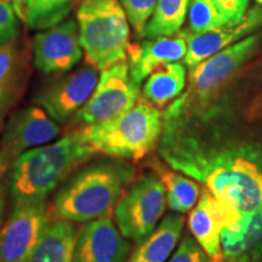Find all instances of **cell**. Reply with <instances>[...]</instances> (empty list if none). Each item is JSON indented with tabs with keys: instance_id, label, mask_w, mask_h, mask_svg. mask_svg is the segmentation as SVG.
Listing matches in <instances>:
<instances>
[{
	"instance_id": "1",
	"label": "cell",
	"mask_w": 262,
	"mask_h": 262,
	"mask_svg": "<svg viewBox=\"0 0 262 262\" xmlns=\"http://www.w3.org/2000/svg\"><path fill=\"white\" fill-rule=\"evenodd\" d=\"M159 153L208 188L231 224L262 208V141L226 136L214 126L204 136L189 124L163 120Z\"/></svg>"
},
{
	"instance_id": "2",
	"label": "cell",
	"mask_w": 262,
	"mask_h": 262,
	"mask_svg": "<svg viewBox=\"0 0 262 262\" xmlns=\"http://www.w3.org/2000/svg\"><path fill=\"white\" fill-rule=\"evenodd\" d=\"M136 176L135 166L123 160H98L77 169L54 196V219L90 222L111 212Z\"/></svg>"
},
{
	"instance_id": "3",
	"label": "cell",
	"mask_w": 262,
	"mask_h": 262,
	"mask_svg": "<svg viewBox=\"0 0 262 262\" xmlns=\"http://www.w3.org/2000/svg\"><path fill=\"white\" fill-rule=\"evenodd\" d=\"M93 156L79 129L55 142L27 150L10 170L9 192L14 205L45 202L54 189Z\"/></svg>"
},
{
	"instance_id": "4",
	"label": "cell",
	"mask_w": 262,
	"mask_h": 262,
	"mask_svg": "<svg viewBox=\"0 0 262 262\" xmlns=\"http://www.w3.org/2000/svg\"><path fill=\"white\" fill-rule=\"evenodd\" d=\"M80 136L94 155L140 160L158 145L163 133V114L145 98L113 119L83 126Z\"/></svg>"
},
{
	"instance_id": "5",
	"label": "cell",
	"mask_w": 262,
	"mask_h": 262,
	"mask_svg": "<svg viewBox=\"0 0 262 262\" xmlns=\"http://www.w3.org/2000/svg\"><path fill=\"white\" fill-rule=\"evenodd\" d=\"M77 24L80 45L90 66L104 71L126 60L129 19L119 0H81Z\"/></svg>"
},
{
	"instance_id": "6",
	"label": "cell",
	"mask_w": 262,
	"mask_h": 262,
	"mask_svg": "<svg viewBox=\"0 0 262 262\" xmlns=\"http://www.w3.org/2000/svg\"><path fill=\"white\" fill-rule=\"evenodd\" d=\"M262 32L253 33L216 52L189 71V88L166 108L164 116H192L206 110L238 71L260 50Z\"/></svg>"
},
{
	"instance_id": "7",
	"label": "cell",
	"mask_w": 262,
	"mask_h": 262,
	"mask_svg": "<svg viewBox=\"0 0 262 262\" xmlns=\"http://www.w3.org/2000/svg\"><path fill=\"white\" fill-rule=\"evenodd\" d=\"M165 187L156 173H145L131 183L114 210L120 233L142 243L155 232L165 211Z\"/></svg>"
},
{
	"instance_id": "8",
	"label": "cell",
	"mask_w": 262,
	"mask_h": 262,
	"mask_svg": "<svg viewBox=\"0 0 262 262\" xmlns=\"http://www.w3.org/2000/svg\"><path fill=\"white\" fill-rule=\"evenodd\" d=\"M140 98V85L131 79L126 61L102 71L86 103L73 117L77 125L88 126L126 112Z\"/></svg>"
},
{
	"instance_id": "9",
	"label": "cell",
	"mask_w": 262,
	"mask_h": 262,
	"mask_svg": "<svg viewBox=\"0 0 262 262\" xmlns=\"http://www.w3.org/2000/svg\"><path fill=\"white\" fill-rule=\"evenodd\" d=\"M98 79V70L88 63L50 81L38 94L35 102L55 122L63 124L86 103Z\"/></svg>"
},
{
	"instance_id": "10",
	"label": "cell",
	"mask_w": 262,
	"mask_h": 262,
	"mask_svg": "<svg viewBox=\"0 0 262 262\" xmlns=\"http://www.w3.org/2000/svg\"><path fill=\"white\" fill-rule=\"evenodd\" d=\"M61 129L40 107H28L10 118L0 143V163L6 169L27 150L57 139Z\"/></svg>"
},
{
	"instance_id": "11",
	"label": "cell",
	"mask_w": 262,
	"mask_h": 262,
	"mask_svg": "<svg viewBox=\"0 0 262 262\" xmlns=\"http://www.w3.org/2000/svg\"><path fill=\"white\" fill-rule=\"evenodd\" d=\"M49 220L45 202L15 205L0 228V262H24L40 241Z\"/></svg>"
},
{
	"instance_id": "12",
	"label": "cell",
	"mask_w": 262,
	"mask_h": 262,
	"mask_svg": "<svg viewBox=\"0 0 262 262\" xmlns=\"http://www.w3.org/2000/svg\"><path fill=\"white\" fill-rule=\"evenodd\" d=\"M34 64L45 74L67 73L83 57L79 29L73 18L38 33L33 40Z\"/></svg>"
},
{
	"instance_id": "13",
	"label": "cell",
	"mask_w": 262,
	"mask_h": 262,
	"mask_svg": "<svg viewBox=\"0 0 262 262\" xmlns=\"http://www.w3.org/2000/svg\"><path fill=\"white\" fill-rule=\"evenodd\" d=\"M130 244L110 216L86 222L78 232L73 262H125Z\"/></svg>"
},
{
	"instance_id": "14",
	"label": "cell",
	"mask_w": 262,
	"mask_h": 262,
	"mask_svg": "<svg viewBox=\"0 0 262 262\" xmlns=\"http://www.w3.org/2000/svg\"><path fill=\"white\" fill-rule=\"evenodd\" d=\"M260 28H262V6L255 5L248 10L242 21L237 25H226L203 34H191L188 31H185L187 40V52L183 58L185 66L192 71L201 62L215 55L216 52L249 37Z\"/></svg>"
},
{
	"instance_id": "15",
	"label": "cell",
	"mask_w": 262,
	"mask_h": 262,
	"mask_svg": "<svg viewBox=\"0 0 262 262\" xmlns=\"http://www.w3.org/2000/svg\"><path fill=\"white\" fill-rule=\"evenodd\" d=\"M187 52L186 32L179 31L171 37L150 38L136 44H130L126 58L129 60L130 77L141 85L153 72L163 66L179 62Z\"/></svg>"
},
{
	"instance_id": "16",
	"label": "cell",
	"mask_w": 262,
	"mask_h": 262,
	"mask_svg": "<svg viewBox=\"0 0 262 262\" xmlns=\"http://www.w3.org/2000/svg\"><path fill=\"white\" fill-rule=\"evenodd\" d=\"M231 224V219L208 188H203L201 198L191 211L188 227L212 262H225L221 249V232Z\"/></svg>"
},
{
	"instance_id": "17",
	"label": "cell",
	"mask_w": 262,
	"mask_h": 262,
	"mask_svg": "<svg viewBox=\"0 0 262 262\" xmlns=\"http://www.w3.org/2000/svg\"><path fill=\"white\" fill-rule=\"evenodd\" d=\"M221 249L227 262L262 261V208L225 226Z\"/></svg>"
},
{
	"instance_id": "18",
	"label": "cell",
	"mask_w": 262,
	"mask_h": 262,
	"mask_svg": "<svg viewBox=\"0 0 262 262\" xmlns=\"http://www.w3.org/2000/svg\"><path fill=\"white\" fill-rule=\"evenodd\" d=\"M77 237L73 222L49 220L40 241L24 262H73Z\"/></svg>"
},
{
	"instance_id": "19",
	"label": "cell",
	"mask_w": 262,
	"mask_h": 262,
	"mask_svg": "<svg viewBox=\"0 0 262 262\" xmlns=\"http://www.w3.org/2000/svg\"><path fill=\"white\" fill-rule=\"evenodd\" d=\"M185 219L182 215H168L157 226L126 262H165L181 238Z\"/></svg>"
},
{
	"instance_id": "20",
	"label": "cell",
	"mask_w": 262,
	"mask_h": 262,
	"mask_svg": "<svg viewBox=\"0 0 262 262\" xmlns=\"http://www.w3.org/2000/svg\"><path fill=\"white\" fill-rule=\"evenodd\" d=\"M186 85L185 64L173 62L148 75L143 86V98L157 108H163L182 94Z\"/></svg>"
},
{
	"instance_id": "21",
	"label": "cell",
	"mask_w": 262,
	"mask_h": 262,
	"mask_svg": "<svg viewBox=\"0 0 262 262\" xmlns=\"http://www.w3.org/2000/svg\"><path fill=\"white\" fill-rule=\"evenodd\" d=\"M73 0H11L17 18L32 29H49L67 18Z\"/></svg>"
},
{
	"instance_id": "22",
	"label": "cell",
	"mask_w": 262,
	"mask_h": 262,
	"mask_svg": "<svg viewBox=\"0 0 262 262\" xmlns=\"http://www.w3.org/2000/svg\"><path fill=\"white\" fill-rule=\"evenodd\" d=\"M191 0H157L142 38L171 37L181 29Z\"/></svg>"
},
{
	"instance_id": "23",
	"label": "cell",
	"mask_w": 262,
	"mask_h": 262,
	"mask_svg": "<svg viewBox=\"0 0 262 262\" xmlns=\"http://www.w3.org/2000/svg\"><path fill=\"white\" fill-rule=\"evenodd\" d=\"M157 176L165 187L169 208L180 214L191 210L201 194L198 183L183 176L181 172L164 169L160 164H157Z\"/></svg>"
},
{
	"instance_id": "24",
	"label": "cell",
	"mask_w": 262,
	"mask_h": 262,
	"mask_svg": "<svg viewBox=\"0 0 262 262\" xmlns=\"http://www.w3.org/2000/svg\"><path fill=\"white\" fill-rule=\"evenodd\" d=\"M228 25L212 0H191L188 6V29L191 34L215 31Z\"/></svg>"
},
{
	"instance_id": "25",
	"label": "cell",
	"mask_w": 262,
	"mask_h": 262,
	"mask_svg": "<svg viewBox=\"0 0 262 262\" xmlns=\"http://www.w3.org/2000/svg\"><path fill=\"white\" fill-rule=\"evenodd\" d=\"M131 27L139 38L143 37L147 22L155 11L157 0H119Z\"/></svg>"
},
{
	"instance_id": "26",
	"label": "cell",
	"mask_w": 262,
	"mask_h": 262,
	"mask_svg": "<svg viewBox=\"0 0 262 262\" xmlns=\"http://www.w3.org/2000/svg\"><path fill=\"white\" fill-rule=\"evenodd\" d=\"M18 31V19L11 3L0 0V47L14 40L17 37Z\"/></svg>"
},
{
	"instance_id": "27",
	"label": "cell",
	"mask_w": 262,
	"mask_h": 262,
	"mask_svg": "<svg viewBox=\"0 0 262 262\" xmlns=\"http://www.w3.org/2000/svg\"><path fill=\"white\" fill-rule=\"evenodd\" d=\"M168 262H212L193 237L186 235Z\"/></svg>"
},
{
	"instance_id": "28",
	"label": "cell",
	"mask_w": 262,
	"mask_h": 262,
	"mask_svg": "<svg viewBox=\"0 0 262 262\" xmlns=\"http://www.w3.org/2000/svg\"><path fill=\"white\" fill-rule=\"evenodd\" d=\"M227 19L228 25H237L247 14L250 0H212Z\"/></svg>"
},
{
	"instance_id": "29",
	"label": "cell",
	"mask_w": 262,
	"mask_h": 262,
	"mask_svg": "<svg viewBox=\"0 0 262 262\" xmlns=\"http://www.w3.org/2000/svg\"><path fill=\"white\" fill-rule=\"evenodd\" d=\"M14 60L15 52L11 45L6 44L4 47H0V85L8 78L12 64H14Z\"/></svg>"
},
{
	"instance_id": "30",
	"label": "cell",
	"mask_w": 262,
	"mask_h": 262,
	"mask_svg": "<svg viewBox=\"0 0 262 262\" xmlns=\"http://www.w3.org/2000/svg\"><path fill=\"white\" fill-rule=\"evenodd\" d=\"M4 211H5V193H4V189L0 187V228H2V225H3Z\"/></svg>"
},
{
	"instance_id": "31",
	"label": "cell",
	"mask_w": 262,
	"mask_h": 262,
	"mask_svg": "<svg viewBox=\"0 0 262 262\" xmlns=\"http://www.w3.org/2000/svg\"><path fill=\"white\" fill-rule=\"evenodd\" d=\"M254 113H255V116H262V100H261V102L257 103L256 108L254 110Z\"/></svg>"
},
{
	"instance_id": "32",
	"label": "cell",
	"mask_w": 262,
	"mask_h": 262,
	"mask_svg": "<svg viewBox=\"0 0 262 262\" xmlns=\"http://www.w3.org/2000/svg\"><path fill=\"white\" fill-rule=\"evenodd\" d=\"M255 2H256L258 5H261V6H262V0H255Z\"/></svg>"
},
{
	"instance_id": "33",
	"label": "cell",
	"mask_w": 262,
	"mask_h": 262,
	"mask_svg": "<svg viewBox=\"0 0 262 262\" xmlns=\"http://www.w3.org/2000/svg\"><path fill=\"white\" fill-rule=\"evenodd\" d=\"M3 170H5V169H4V166L2 165V163H0V171H3Z\"/></svg>"
},
{
	"instance_id": "34",
	"label": "cell",
	"mask_w": 262,
	"mask_h": 262,
	"mask_svg": "<svg viewBox=\"0 0 262 262\" xmlns=\"http://www.w3.org/2000/svg\"><path fill=\"white\" fill-rule=\"evenodd\" d=\"M2 2H8V3H11V0H2Z\"/></svg>"
},
{
	"instance_id": "35",
	"label": "cell",
	"mask_w": 262,
	"mask_h": 262,
	"mask_svg": "<svg viewBox=\"0 0 262 262\" xmlns=\"http://www.w3.org/2000/svg\"><path fill=\"white\" fill-rule=\"evenodd\" d=\"M258 262H262V261H258Z\"/></svg>"
},
{
	"instance_id": "36",
	"label": "cell",
	"mask_w": 262,
	"mask_h": 262,
	"mask_svg": "<svg viewBox=\"0 0 262 262\" xmlns=\"http://www.w3.org/2000/svg\"><path fill=\"white\" fill-rule=\"evenodd\" d=\"M225 262H227V261H225Z\"/></svg>"
}]
</instances>
